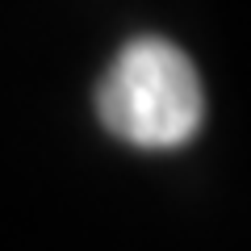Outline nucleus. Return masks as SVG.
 I'll return each instance as SVG.
<instances>
[{
    "instance_id": "f257e3e1",
    "label": "nucleus",
    "mask_w": 251,
    "mask_h": 251,
    "mask_svg": "<svg viewBox=\"0 0 251 251\" xmlns=\"http://www.w3.org/2000/svg\"><path fill=\"white\" fill-rule=\"evenodd\" d=\"M97 117L117 143L138 151H176L193 143L205 117L193 59L159 34L130 38L97 84Z\"/></svg>"
}]
</instances>
